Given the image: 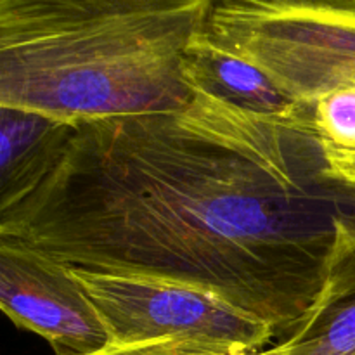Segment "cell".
I'll use <instances>...</instances> for the list:
<instances>
[{
    "instance_id": "1",
    "label": "cell",
    "mask_w": 355,
    "mask_h": 355,
    "mask_svg": "<svg viewBox=\"0 0 355 355\" xmlns=\"http://www.w3.org/2000/svg\"><path fill=\"white\" fill-rule=\"evenodd\" d=\"M355 187L312 107L257 114L200 89L179 113L59 123L0 182V238L92 272L210 291L286 338L321 293Z\"/></svg>"
},
{
    "instance_id": "2",
    "label": "cell",
    "mask_w": 355,
    "mask_h": 355,
    "mask_svg": "<svg viewBox=\"0 0 355 355\" xmlns=\"http://www.w3.org/2000/svg\"><path fill=\"white\" fill-rule=\"evenodd\" d=\"M214 0H0V107L64 125L179 113Z\"/></svg>"
},
{
    "instance_id": "3",
    "label": "cell",
    "mask_w": 355,
    "mask_h": 355,
    "mask_svg": "<svg viewBox=\"0 0 355 355\" xmlns=\"http://www.w3.org/2000/svg\"><path fill=\"white\" fill-rule=\"evenodd\" d=\"M71 274L99 314L110 345L194 340L253 355L277 336L266 321L200 288L83 269Z\"/></svg>"
},
{
    "instance_id": "4",
    "label": "cell",
    "mask_w": 355,
    "mask_h": 355,
    "mask_svg": "<svg viewBox=\"0 0 355 355\" xmlns=\"http://www.w3.org/2000/svg\"><path fill=\"white\" fill-rule=\"evenodd\" d=\"M0 307L14 324L47 340L54 355H96L110 347L71 269L9 238H0Z\"/></svg>"
},
{
    "instance_id": "5",
    "label": "cell",
    "mask_w": 355,
    "mask_h": 355,
    "mask_svg": "<svg viewBox=\"0 0 355 355\" xmlns=\"http://www.w3.org/2000/svg\"><path fill=\"white\" fill-rule=\"evenodd\" d=\"M279 347L281 355H355V224L342 225L321 293Z\"/></svg>"
},
{
    "instance_id": "6",
    "label": "cell",
    "mask_w": 355,
    "mask_h": 355,
    "mask_svg": "<svg viewBox=\"0 0 355 355\" xmlns=\"http://www.w3.org/2000/svg\"><path fill=\"white\" fill-rule=\"evenodd\" d=\"M186 73L193 89L252 113L286 114L298 106L259 68L208 40L205 30L191 45Z\"/></svg>"
},
{
    "instance_id": "7",
    "label": "cell",
    "mask_w": 355,
    "mask_h": 355,
    "mask_svg": "<svg viewBox=\"0 0 355 355\" xmlns=\"http://www.w3.org/2000/svg\"><path fill=\"white\" fill-rule=\"evenodd\" d=\"M311 107L312 128L328 172L355 187V85L322 96Z\"/></svg>"
},
{
    "instance_id": "8",
    "label": "cell",
    "mask_w": 355,
    "mask_h": 355,
    "mask_svg": "<svg viewBox=\"0 0 355 355\" xmlns=\"http://www.w3.org/2000/svg\"><path fill=\"white\" fill-rule=\"evenodd\" d=\"M96 355H250L232 347L211 345L194 340H159L135 345H110Z\"/></svg>"
},
{
    "instance_id": "9",
    "label": "cell",
    "mask_w": 355,
    "mask_h": 355,
    "mask_svg": "<svg viewBox=\"0 0 355 355\" xmlns=\"http://www.w3.org/2000/svg\"><path fill=\"white\" fill-rule=\"evenodd\" d=\"M253 355H281V347H279V343H277V345L272 347V349L262 350V352H257Z\"/></svg>"
}]
</instances>
